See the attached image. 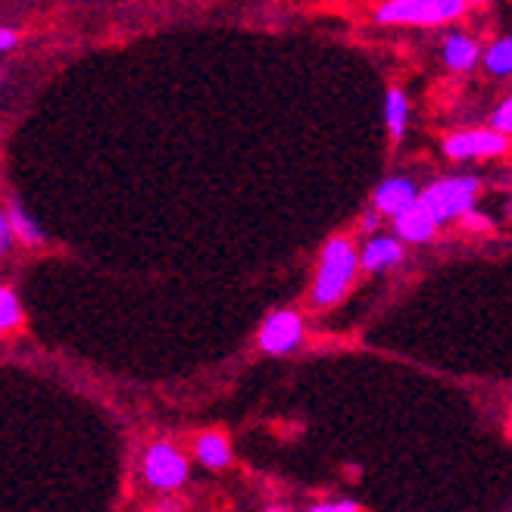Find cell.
Segmentation results:
<instances>
[{"mask_svg":"<svg viewBox=\"0 0 512 512\" xmlns=\"http://www.w3.org/2000/svg\"><path fill=\"white\" fill-rule=\"evenodd\" d=\"M419 203V194H416V185L409 182V178H384L375 191V210L384 213V216H403L409 213Z\"/></svg>","mask_w":512,"mask_h":512,"instance_id":"7","label":"cell"},{"mask_svg":"<svg viewBox=\"0 0 512 512\" xmlns=\"http://www.w3.org/2000/svg\"><path fill=\"white\" fill-rule=\"evenodd\" d=\"M363 232H378V213H369L363 219Z\"/></svg>","mask_w":512,"mask_h":512,"instance_id":"21","label":"cell"},{"mask_svg":"<svg viewBox=\"0 0 512 512\" xmlns=\"http://www.w3.org/2000/svg\"><path fill=\"white\" fill-rule=\"evenodd\" d=\"M144 478L157 491H175L188 478V459L166 441L153 444L144 456Z\"/></svg>","mask_w":512,"mask_h":512,"instance_id":"4","label":"cell"},{"mask_svg":"<svg viewBox=\"0 0 512 512\" xmlns=\"http://www.w3.org/2000/svg\"><path fill=\"white\" fill-rule=\"evenodd\" d=\"M475 197H478V178H444V182L431 185L419 194V207L441 225L447 219L472 213Z\"/></svg>","mask_w":512,"mask_h":512,"instance_id":"2","label":"cell"},{"mask_svg":"<svg viewBox=\"0 0 512 512\" xmlns=\"http://www.w3.org/2000/svg\"><path fill=\"white\" fill-rule=\"evenodd\" d=\"M13 222H10V216H4V219H0V250H10V244H13Z\"/></svg>","mask_w":512,"mask_h":512,"instance_id":"18","label":"cell"},{"mask_svg":"<svg viewBox=\"0 0 512 512\" xmlns=\"http://www.w3.org/2000/svg\"><path fill=\"white\" fill-rule=\"evenodd\" d=\"M466 13L463 0H391L378 7V22H406V25H441Z\"/></svg>","mask_w":512,"mask_h":512,"instance_id":"3","label":"cell"},{"mask_svg":"<svg viewBox=\"0 0 512 512\" xmlns=\"http://www.w3.org/2000/svg\"><path fill=\"white\" fill-rule=\"evenodd\" d=\"M303 338V319L294 310H278L272 313L260 328V347L272 356L291 353Z\"/></svg>","mask_w":512,"mask_h":512,"instance_id":"6","label":"cell"},{"mask_svg":"<svg viewBox=\"0 0 512 512\" xmlns=\"http://www.w3.org/2000/svg\"><path fill=\"white\" fill-rule=\"evenodd\" d=\"M494 132L500 135H512V97L503 100L500 110L494 113Z\"/></svg>","mask_w":512,"mask_h":512,"instance_id":"16","label":"cell"},{"mask_svg":"<svg viewBox=\"0 0 512 512\" xmlns=\"http://www.w3.org/2000/svg\"><path fill=\"white\" fill-rule=\"evenodd\" d=\"M10 222H13V232L25 241V244H41V228L35 225V219H29V213H25L19 203L13 200L10 203Z\"/></svg>","mask_w":512,"mask_h":512,"instance_id":"14","label":"cell"},{"mask_svg":"<svg viewBox=\"0 0 512 512\" xmlns=\"http://www.w3.org/2000/svg\"><path fill=\"white\" fill-rule=\"evenodd\" d=\"M400 260H403V247H400V241H394V238H375V241H369L366 250H363V266H366L369 272L391 269V266H397Z\"/></svg>","mask_w":512,"mask_h":512,"instance_id":"8","label":"cell"},{"mask_svg":"<svg viewBox=\"0 0 512 512\" xmlns=\"http://www.w3.org/2000/svg\"><path fill=\"white\" fill-rule=\"evenodd\" d=\"M306 512H360L353 500H338V503H319V506H310Z\"/></svg>","mask_w":512,"mask_h":512,"instance_id":"17","label":"cell"},{"mask_svg":"<svg viewBox=\"0 0 512 512\" xmlns=\"http://www.w3.org/2000/svg\"><path fill=\"white\" fill-rule=\"evenodd\" d=\"M509 147L506 135L494 128H469V132H456L444 141V153L450 160H472V157H497Z\"/></svg>","mask_w":512,"mask_h":512,"instance_id":"5","label":"cell"},{"mask_svg":"<svg viewBox=\"0 0 512 512\" xmlns=\"http://www.w3.org/2000/svg\"><path fill=\"white\" fill-rule=\"evenodd\" d=\"M463 222H466L469 228H478V232H488V228H491V219H488V216H478L475 210H472V213H466V216H463Z\"/></svg>","mask_w":512,"mask_h":512,"instance_id":"19","label":"cell"},{"mask_svg":"<svg viewBox=\"0 0 512 512\" xmlns=\"http://www.w3.org/2000/svg\"><path fill=\"white\" fill-rule=\"evenodd\" d=\"M434 228H438V222H434L419 203L409 213H403L400 219H397V235L403 238V241H416V244H422V241H428L431 235H434Z\"/></svg>","mask_w":512,"mask_h":512,"instance_id":"9","label":"cell"},{"mask_svg":"<svg viewBox=\"0 0 512 512\" xmlns=\"http://www.w3.org/2000/svg\"><path fill=\"white\" fill-rule=\"evenodd\" d=\"M19 319H22V313H19V300H16V294L4 285V288H0V328H4V331H13V328L19 325Z\"/></svg>","mask_w":512,"mask_h":512,"instance_id":"15","label":"cell"},{"mask_svg":"<svg viewBox=\"0 0 512 512\" xmlns=\"http://www.w3.org/2000/svg\"><path fill=\"white\" fill-rule=\"evenodd\" d=\"M481 57V47L466 35H450L444 44V60L450 69H472Z\"/></svg>","mask_w":512,"mask_h":512,"instance_id":"10","label":"cell"},{"mask_svg":"<svg viewBox=\"0 0 512 512\" xmlns=\"http://www.w3.org/2000/svg\"><path fill=\"white\" fill-rule=\"evenodd\" d=\"M484 66H488V72H494V75H509L512 72V38L491 44L488 54H484Z\"/></svg>","mask_w":512,"mask_h":512,"instance_id":"13","label":"cell"},{"mask_svg":"<svg viewBox=\"0 0 512 512\" xmlns=\"http://www.w3.org/2000/svg\"><path fill=\"white\" fill-rule=\"evenodd\" d=\"M197 459L203 466H210V469L228 466V459H232V447H228L225 434H219V431L203 434V438L197 441Z\"/></svg>","mask_w":512,"mask_h":512,"instance_id":"11","label":"cell"},{"mask_svg":"<svg viewBox=\"0 0 512 512\" xmlns=\"http://www.w3.org/2000/svg\"><path fill=\"white\" fill-rule=\"evenodd\" d=\"M384 119H388L391 138L400 141L406 132V119H409V100L400 88H391L388 97H384Z\"/></svg>","mask_w":512,"mask_h":512,"instance_id":"12","label":"cell"},{"mask_svg":"<svg viewBox=\"0 0 512 512\" xmlns=\"http://www.w3.org/2000/svg\"><path fill=\"white\" fill-rule=\"evenodd\" d=\"M356 266H360L356 247L347 238H331L325 244V250H322L319 272H316V288H313L316 306L338 303L344 297V291L350 288V281L356 275Z\"/></svg>","mask_w":512,"mask_h":512,"instance_id":"1","label":"cell"},{"mask_svg":"<svg viewBox=\"0 0 512 512\" xmlns=\"http://www.w3.org/2000/svg\"><path fill=\"white\" fill-rule=\"evenodd\" d=\"M13 44H16V32H13V29H4V32H0V47L10 50Z\"/></svg>","mask_w":512,"mask_h":512,"instance_id":"20","label":"cell"}]
</instances>
